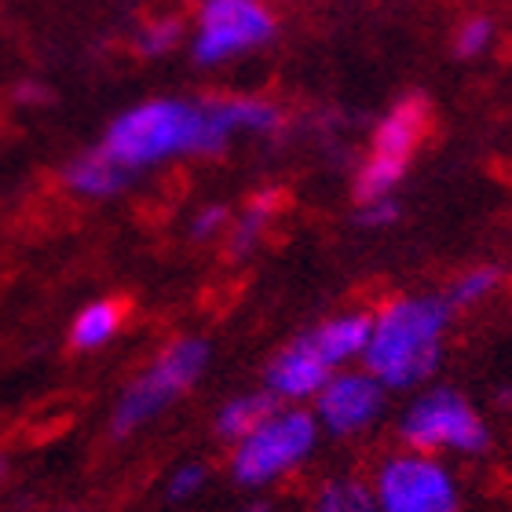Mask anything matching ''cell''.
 <instances>
[{
  "label": "cell",
  "instance_id": "cell-1",
  "mask_svg": "<svg viewBox=\"0 0 512 512\" xmlns=\"http://www.w3.org/2000/svg\"><path fill=\"white\" fill-rule=\"evenodd\" d=\"M231 139L220 96H154L121 110L103 132V147L136 176L180 158H213Z\"/></svg>",
  "mask_w": 512,
  "mask_h": 512
},
{
  "label": "cell",
  "instance_id": "cell-2",
  "mask_svg": "<svg viewBox=\"0 0 512 512\" xmlns=\"http://www.w3.org/2000/svg\"><path fill=\"white\" fill-rule=\"evenodd\" d=\"M447 330L450 304L443 297H395L370 315L363 370H370L388 392L417 388L443 363Z\"/></svg>",
  "mask_w": 512,
  "mask_h": 512
},
{
  "label": "cell",
  "instance_id": "cell-3",
  "mask_svg": "<svg viewBox=\"0 0 512 512\" xmlns=\"http://www.w3.org/2000/svg\"><path fill=\"white\" fill-rule=\"evenodd\" d=\"M319 447V421L300 406H275L260 425L231 443V476L242 487L286 480Z\"/></svg>",
  "mask_w": 512,
  "mask_h": 512
},
{
  "label": "cell",
  "instance_id": "cell-4",
  "mask_svg": "<svg viewBox=\"0 0 512 512\" xmlns=\"http://www.w3.org/2000/svg\"><path fill=\"white\" fill-rule=\"evenodd\" d=\"M209 366V344L202 337H176L154 355V363L128 384L121 399L114 403L110 414V432L114 436H132L143 425H150L154 417H161L172 406V399H180L183 392H191L198 377Z\"/></svg>",
  "mask_w": 512,
  "mask_h": 512
},
{
  "label": "cell",
  "instance_id": "cell-5",
  "mask_svg": "<svg viewBox=\"0 0 512 512\" xmlns=\"http://www.w3.org/2000/svg\"><path fill=\"white\" fill-rule=\"evenodd\" d=\"M278 37L271 0H198L187 30L191 59L205 70L253 55Z\"/></svg>",
  "mask_w": 512,
  "mask_h": 512
},
{
  "label": "cell",
  "instance_id": "cell-6",
  "mask_svg": "<svg viewBox=\"0 0 512 512\" xmlns=\"http://www.w3.org/2000/svg\"><path fill=\"white\" fill-rule=\"evenodd\" d=\"M432 128V107L425 96L395 99L392 110L377 121L374 139H370V154L355 172V198L363 202H377V198H392L395 187L403 183L410 161H414L421 139Z\"/></svg>",
  "mask_w": 512,
  "mask_h": 512
},
{
  "label": "cell",
  "instance_id": "cell-7",
  "mask_svg": "<svg viewBox=\"0 0 512 512\" xmlns=\"http://www.w3.org/2000/svg\"><path fill=\"white\" fill-rule=\"evenodd\" d=\"M399 436L421 454H483L491 428L458 388H428L399 417Z\"/></svg>",
  "mask_w": 512,
  "mask_h": 512
},
{
  "label": "cell",
  "instance_id": "cell-8",
  "mask_svg": "<svg viewBox=\"0 0 512 512\" xmlns=\"http://www.w3.org/2000/svg\"><path fill=\"white\" fill-rule=\"evenodd\" d=\"M377 512H458V480L436 454L406 447L403 454L381 461L374 483Z\"/></svg>",
  "mask_w": 512,
  "mask_h": 512
},
{
  "label": "cell",
  "instance_id": "cell-9",
  "mask_svg": "<svg viewBox=\"0 0 512 512\" xmlns=\"http://www.w3.org/2000/svg\"><path fill=\"white\" fill-rule=\"evenodd\" d=\"M384 403H388V388L370 370L341 366L315 392V414L311 417L319 421V432L348 439L374 425L377 417L384 414Z\"/></svg>",
  "mask_w": 512,
  "mask_h": 512
},
{
  "label": "cell",
  "instance_id": "cell-10",
  "mask_svg": "<svg viewBox=\"0 0 512 512\" xmlns=\"http://www.w3.org/2000/svg\"><path fill=\"white\" fill-rule=\"evenodd\" d=\"M333 366L315 352V344L300 333L297 341H289L282 352L267 363L264 370V388L275 395L278 403H308L315 399L322 384L330 381Z\"/></svg>",
  "mask_w": 512,
  "mask_h": 512
},
{
  "label": "cell",
  "instance_id": "cell-11",
  "mask_svg": "<svg viewBox=\"0 0 512 512\" xmlns=\"http://www.w3.org/2000/svg\"><path fill=\"white\" fill-rule=\"evenodd\" d=\"M132 180H136V176H132V172H128L107 147H103V143L74 154L63 169L66 191L77 194V198H88V202H107V198H118L121 191H128V183Z\"/></svg>",
  "mask_w": 512,
  "mask_h": 512
},
{
  "label": "cell",
  "instance_id": "cell-12",
  "mask_svg": "<svg viewBox=\"0 0 512 512\" xmlns=\"http://www.w3.org/2000/svg\"><path fill=\"white\" fill-rule=\"evenodd\" d=\"M304 337L315 344V352L333 370H341V366H352L355 359H363L366 337H370V315L366 311H344V315H333V319L319 322Z\"/></svg>",
  "mask_w": 512,
  "mask_h": 512
},
{
  "label": "cell",
  "instance_id": "cell-13",
  "mask_svg": "<svg viewBox=\"0 0 512 512\" xmlns=\"http://www.w3.org/2000/svg\"><path fill=\"white\" fill-rule=\"evenodd\" d=\"M121 326H125V304L121 300H92L70 322V348L74 352H96V348L118 337Z\"/></svg>",
  "mask_w": 512,
  "mask_h": 512
},
{
  "label": "cell",
  "instance_id": "cell-14",
  "mask_svg": "<svg viewBox=\"0 0 512 512\" xmlns=\"http://www.w3.org/2000/svg\"><path fill=\"white\" fill-rule=\"evenodd\" d=\"M278 205H282V194L278 191H260L253 194L246 202V209H242V216L238 220H231V227H227V256L231 260H242V256H249L256 249V242L264 238L267 224L275 220Z\"/></svg>",
  "mask_w": 512,
  "mask_h": 512
},
{
  "label": "cell",
  "instance_id": "cell-15",
  "mask_svg": "<svg viewBox=\"0 0 512 512\" xmlns=\"http://www.w3.org/2000/svg\"><path fill=\"white\" fill-rule=\"evenodd\" d=\"M278 406V399L271 392H246V395H235V399H227L220 410H216V436L224 439V443H238L242 436H249L260 421H264L271 410Z\"/></svg>",
  "mask_w": 512,
  "mask_h": 512
},
{
  "label": "cell",
  "instance_id": "cell-16",
  "mask_svg": "<svg viewBox=\"0 0 512 512\" xmlns=\"http://www.w3.org/2000/svg\"><path fill=\"white\" fill-rule=\"evenodd\" d=\"M231 132H249V136H275L282 128V110L264 96H220Z\"/></svg>",
  "mask_w": 512,
  "mask_h": 512
},
{
  "label": "cell",
  "instance_id": "cell-17",
  "mask_svg": "<svg viewBox=\"0 0 512 512\" xmlns=\"http://www.w3.org/2000/svg\"><path fill=\"white\" fill-rule=\"evenodd\" d=\"M308 512H377L374 491L363 480H330L315 498H311Z\"/></svg>",
  "mask_w": 512,
  "mask_h": 512
},
{
  "label": "cell",
  "instance_id": "cell-18",
  "mask_svg": "<svg viewBox=\"0 0 512 512\" xmlns=\"http://www.w3.org/2000/svg\"><path fill=\"white\" fill-rule=\"evenodd\" d=\"M183 37H187V22L180 15L165 11V15H154V19H147L136 30V52L143 59H165V55H172L180 48Z\"/></svg>",
  "mask_w": 512,
  "mask_h": 512
},
{
  "label": "cell",
  "instance_id": "cell-19",
  "mask_svg": "<svg viewBox=\"0 0 512 512\" xmlns=\"http://www.w3.org/2000/svg\"><path fill=\"white\" fill-rule=\"evenodd\" d=\"M498 286H502V267H472V271H465L461 278H454V286H450V293L443 300L450 304V311L476 308V304L491 297Z\"/></svg>",
  "mask_w": 512,
  "mask_h": 512
},
{
  "label": "cell",
  "instance_id": "cell-20",
  "mask_svg": "<svg viewBox=\"0 0 512 512\" xmlns=\"http://www.w3.org/2000/svg\"><path fill=\"white\" fill-rule=\"evenodd\" d=\"M491 44H494V19H487V15H472V19L461 22L458 33H454V55H458V59H476V55H483Z\"/></svg>",
  "mask_w": 512,
  "mask_h": 512
},
{
  "label": "cell",
  "instance_id": "cell-21",
  "mask_svg": "<svg viewBox=\"0 0 512 512\" xmlns=\"http://www.w3.org/2000/svg\"><path fill=\"white\" fill-rule=\"evenodd\" d=\"M205 483H209V469L198 465V461H187L169 476V498L172 502H187V498L205 491Z\"/></svg>",
  "mask_w": 512,
  "mask_h": 512
},
{
  "label": "cell",
  "instance_id": "cell-22",
  "mask_svg": "<svg viewBox=\"0 0 512 512\" xmlns=\"http://www.w3.org/2000/svg\"><path fill=\"white\" fill-rule=\"evenodd\" d=\"M227 227H231V209L220 205V202L202 205V209L191 216V238L194 242H209V238L224 235Z\"/></svg>",
  "mask_w": 512,
  "mask_h": 512
},
{
  "label": "cell",
  "instance_id": "cell-23",
  "mask_svg": "<svg viewBox=\"0 0 512 512\" xmlns=\"http://www.w3.org/2000/svg\"><path fill=\"white\" fill-rule=\"evenodd\" d=\"M399 220V205L395 198H377V202L359 205V224L363 227H392Z\"/></svg>",
  "mask_w": 512,
  "mask_h": 512
},
{
  "label": "cell",
  "instance_id": "cell-24",
  "mask_svg": "<svg viewBox=\"0 0 512 512\" xmlns=\"http://www.w3.org/2000/svg\"><path fill=\"white\" fill-rule=\"evenodd\" d=\"M11 99H15L19 107H37V103H48V88L37 85V81H19L15 92H11Z\"/></svg>",
  "mask_w": 512,
  "mask_h": 512
},
{
  "label": "cell",
  "instance_id": "cell-25",
  "mask_svg": "<svg viewBox=\"0 0 512 512\" xmlns=\"http://www.w3.org/2000/svg\"><path fill=\"white\" fill-rule=\"evenodd\" d=\"M238 512H271L267 505H246V509H238Z\"/></svg>",
  "mask_w": 512,
  "mask_h": 512
},
{
  "label": "cell",
  "instance_id": "cell-26",
  "mask_svg": "<svg viewBox=\"0 0 512 512\" xmlns=\"http://www.w3.org/2000/svg\"><path fill=\"white\" fill-rule=\"evenodd\" d=\"M4 472H8V461L0 458V480H4Z\"/></svg>",
  "mask_w": 512,
  "mask_h": 512
},
{
  "label": "cell",
  "instance_id": "cell-27",
  "mask_svg": "<svg viewBox=\"0 0 512 512\" xmlns=\"http://www.w3.org/2000/svg\"><path fill=\"white\" fill-rule=\"evenodd\" d=\"M66 512H81V509H66Z\"/></svg>",
  "mask_w": 512,
  "mask_h": 512
}]
</instances>
